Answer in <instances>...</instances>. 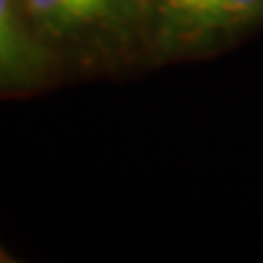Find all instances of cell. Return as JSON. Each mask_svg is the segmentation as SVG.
Masks as SVG:
<instances>
[{
  "instance_id": "6da1fadb",
  "label": "cell",
  "mask_w": 263,
  "mask_h": 263,
  "mask_svg": "<svg viewBox=\"0 0 263 263\" xmlns=\"http://www.w3.org/2000/svg\"><path fill=\"white\" fill-rule=\"evenodd\" d=\"M61 66L146 64V0H20Z\"/></svg>"
},
{
  "instance_id": "7a4b0ae2",
  "label": "cell",
  "mask_w": 263,
  "mask_h": 263,
  "mask_svg": "<svg viewBox=\"0 0 263 263\" xmlns=\"http://www.w3.org/2000/svg\"><path fill=\"white\" fill-rule=\"evenodd\" d=\"M263 29V0H146V64L217 57Z\"/></svg>"
},
{
  "instance_id": "3957f363",
  "label": "cell",
  "mask_w": 263,
  "mask_h": 263,
  "mask_svg": "<svg viewBox=\"0 0 263 263\" xmlns=\"http://www.w3.org/2000/svg\"><path fill=\"white\" fill-rule=\"evenodd\" d=\"M59 59L39 39L20 0H0V95L25 93L59 76Z\"/></svg>"
},
{
  "instance_id": "277c9868",
  "label": "cell",
  "mask_w": 263,
  "mask_h": 263,
  "mask_svg": "<svg viewBox=\"0 0 263 263\" xmlns=\"http://www.w3.org/2000/svg\"><path fill=\"white\" fill-rule=\"evenodd\" d=\"M0 261H5V256H3V251H0Z\"/></svg>"
}]
</instances>
